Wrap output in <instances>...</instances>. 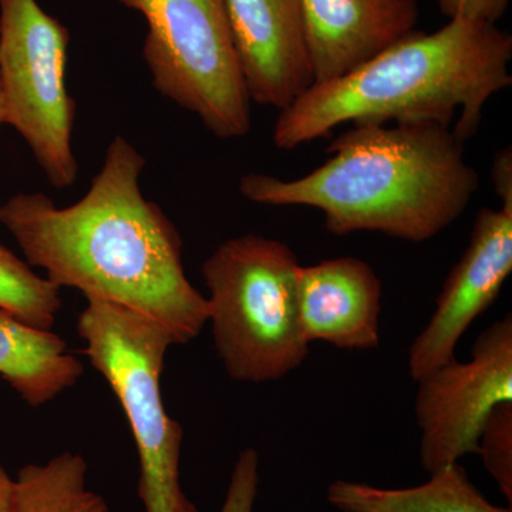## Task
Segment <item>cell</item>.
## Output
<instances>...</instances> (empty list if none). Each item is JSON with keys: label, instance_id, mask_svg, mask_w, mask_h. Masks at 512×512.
I'll list each match as a JSON object with an SVG mask.
<instances>
[{"label": "cell", "instance_id": "30bf717a", "mask_svg": "<svg viewBox=\"0 0 512 512\" xmlns=\"http://www.w3.org/2000/svg\"><path fill=\"white\" fill-rule=\"evenodd\" d=\"M251 101L284 110L313 84L296 0H224Z\"/></svg>", "mask_w": 512, "mask_h": 512}, {"label": "cell", "instance_id": "277c9868", "mask_svg": "<svg viewBox=\"0 0 512 512\" xmlns=\"http://www.w3.org/2000/svg\"><path fill=\"white\" fill-rule=\"evenodd\" d=\"M299 266L284 242L252 234L222 242L202 265L212 338L231 379L274 382L305 362Z\"/></svg>", "mask_w": 512, "mask_h": 512}, {"label": "cell", "instance_id": "ba28073f", "mask_svg": "<svg viewBox=\"0 0 512 512\" xmlns=\"http://www.w3.org/2000/svg\"><path fill=\"white\" fill-rule=\"evenodd\" d=\"M420 460L434 474L477 453L478 437L500 403L512 402V318L480 333L470 362L456 359L416 380Z\"/></svg>", "mask_w": 512, "mask_h": 512}, {"label": "cell", "instance_id": "ffe728a7", "mask_svg": "<svg viewBox=\"0 0 512 512\" xmlns=\"http://www.w3.org/2000/svg\"><path fill=\"white\" fill-rule=\"evenodd\" d=\"M495 194L498 195L504 208L512 210V148L505 147L495 154L491 168Z\"/></svg>", "mask_w": 512, "mask_h": 512}, {"label": "cell", "instance_id": "7c38bea8", "mask_svg": "<svg viewBox=\"0 0 512 512\" xmlns=\"http://www.w3.org/2000/svg\"><path fill=\"white\" fill-rule=\"evenodd\" d=\"M383 286L375 269L352 256L299 266L298 306L309 343L370 350L380 345Z\"/></svg>", "mask_w": 512, "mask_h": 512}, {"label": "cell", "instance_id": "2e32d148", "mask_svg": "<svg viewBox=\"0 0 512 512\" xmlns=\"http://www.w3.org/2000/svg\"><path fill=\"white\" fill-rule=\"evenodd\" d=\"M60 288L0 242V309L39 329H52L62 309Z\"/></svg>", "mask_w": 512, "mask_h": 512}, {"label": "cell", "instance_id": "8fae6325", "mask_svg": "<svg viewBox=\"0 0 512 512\" xmlns=\"http://www.w3.org/2000/svg\"><path fill=\"white\" fill-rule=\"evenodd\" d=\"M313 84L346 76L414 32L417 0H296Z\"/></svg>", "mask_w": 512, "mask_h": 512}, {"label": "cell", "instance_id": "9c48e42d", "mask_svg": "<svg viewBox=\"0 0 512 512\" xmlns=\"http://www.w3.org/2000/svg\"><path fill=\"white\" fill-rule=\"evenodd\" d=\"M511 271L512 210L481 208L470 244L448 274L429 323L410 346L414 382L456 359L461 336L493 305Z\"/></svg>", "mask_w": 512, "mask_h": 512}, {"label": "cell", "instance_id": "52a82bcc", "mask_svg": "<svg viewBox=\"0 0 512 512\" xmlns=\"http://www.w3.org/2000/svg\"><path fill=\"white\" fill-rule=\"evenodd\" d=\"M69 30L37 0H0V90L5 124L28 143L56 188L77 178L76 104L66 89Z\"/></svg>", "mask_w": 512, "mask_h": 512}, {"label": "cell", "instance_id": "7a4b0ae2", "mask_svg": "<svg viewBox=\"0 0 512 512\" xmlns=\"http://www.w3.org/2000/svg\"><path fill=\"white\" fill-rule=\"evenodd\" d=\"M332 157L305 177L248 174L239 191L274 207L316 208L330 234L379 232L424 242L456 222L480 180L453 127L436 123L352 126Z\"/></svg>", "mask_w": 512, "mask_h": 512}, {"label": "cell", "instance_id": "5bb4252c", "mask_svg": "<svg viewBox=\"0 0 512 512\" xmlns=\"http://www.w3.org/2000/svg\"><path fill=\"white\" fill-rule=\"evenodd\" d=\"M340 512H512L497 507L471 483L460 463L430 474L427 483L410 488H380L336 480L326 493Z\"/></svg>", "mask_w": 512, "mask_h": 512}, {"label": "cell", "instance_id": "d6986e66", "mask_svg": "<svg viewBox=\"0 0 512 512\" xmlns=\"http://www.w3.org/2000/svg\"><path fill=\"white\" fill-rule=\"evenodd\" d=\"M510 0H439L443 15L451 19L477 20L495 25Z\"/></svg>", "mask_w": 512, "mask_h": 512}, {"label": "cell", "instance_id": "5b68a950", "mask_svg": "<svg viewBox=\"0 0 512 512\" xmlns=\"http://www.w3.org/2000/svg\"><path fill=\"white\" fill-rule=\"evenodd\" d=\"M77 332L82 350L123 407L136 440L138 497L146 512H198L180 483L184 430L168 416L161 394L165 355L174 340L133 309L87 299Z\"/></svg>", "mask_w": 512, "mask_h": 512}, {"label": "cell", "instance_id": "ac0fdd59", "mask_svg": "<svg viewBox=\"0 0 512 512\" xmlns=\"http://www.w3.org/2000/svg\"><path fill=\"white\" fill-rule=\"evenodd\" d=\"M259 491V456L254 448H245L239 453L227 495L220 512H255Z\"/></svg>", "mask_w": 512, "mask_h": 512}, {"label": "cell", "instance_id": "44dd1931", "mask_svg": "<svg viewBox=\"0 0 512 512\" xmlns=\"http://www.w3.org/2000/svg\"><path fill=\"white\" fill-rule=\"evenodd\" d=\"M13 494H15V480L0 464V512H13Z\"/></svg>", "mask_w": 512, "mask_h": 512}, {"label": "cell", "instance_id": "6da1fadb", "mask_svg": "<svg viewBox=\"0 0 512 512\" xmlns=\"http://www.w3.org/2000/svg\"><path fill=\"white\" fill-rule=\"evenodd\" d=\"M144 167L116 136L82 200L59 208L42 192H20L0 205V224L52 284L133 309L187 345L208 322V302L185 275L177 228L141 192Z\"/></svg>", "mask_w": 512, "mask_h": 512}, {"label": "cell", "instance_id": "3957f363", "mask_svg": "<svg viewBox=\"0 0 512 512\" xmlns=\"http://www.w3.org/2000/svg\"><path fill=\"white\" fill-rule=\"evenodd\" d=\"M512 37L491 23L451 19L414 32L346 76L312 84L279 111V150L329 136L352 123L453 126L461 143L476 136L485 104L512 84Z\"/></svg>", "mask_w": 512, "mask_h": 512}, {"label": "cell", "instance_id": "9a60e30c", "mask_svg": "<svg viewBox=\"0 0 512 512\" xmlns=\"http://www.w3.org/2000/svg\"><path fill=\"white\" fill-rule=\"evenodd\" d=\"M87 473L84 457L70 451L20 468L13 512H110L103 497L87 487Z\"/></svg>", "mask_w": 512, "mask_h": 512}, {"label": "cell", "instance_id": "e0dca14e", "mask_svg": "<svg viewBox=\"0 0 512 512\" xmlns=\"http://www.w3.org/2000/svg\"><path fill=\"white\" fill-rule=\"evenodd\" d=\"M501 493L512 503V402L500 403L485 421L477 453Z\"/></svg>", "mask_w": 512, "mask_h": 512}, {"label": "cell", "instance_id": "8992f818", "mask_svg": "<svg viewBox=\"0 0 512 512\" xmlns=\"http://www.w3.org/2000/svg\"><path fill=\"white\" fill-rule=\"evenodd\" d=\"M147 20L154 87L220 138L251 130L248 96L224 0H119Z\"/></svg>", "mask_w": 512, "mask_h": 512}, {"label": "cell", "instance_id": "4fadbf2b", "mask_svg": "<svg viewBox=\"0 0 512 512\" xmlns=\"http://www.w3.org/2000/svg\"><path fill=\"white\" fill-rule=\"evenodd\" d=\"M83 372L66 340L0 309V377L23 402L30 407L52 402L79 382Z\"/></svg>", "mask_w": 512, "mask_h": 512}, {"label": "cell", "instance_id": "7402d4cb", "mask_svg": "<svg viewBox=\"0 0 512 512\" xmlns=\"http://www.w3.org/2000/svg\"><path fill=\"white\" fill-rule=\"evenodd\" d=\"M5 126V107H3L2 90H0V127Z\"/></svg>", "mask_w": 512, "mask_h": 512}]
</instances>
